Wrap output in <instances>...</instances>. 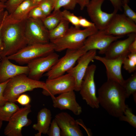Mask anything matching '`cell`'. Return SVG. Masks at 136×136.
I'll return each mask as SVG.
<instances>
[{
    "mask_svg": "<svg viewBox=\"0 0 136 136\" xmlns=\"http://www.w3.org/2000/svg\"><path fill=\"white\" fill-rule=\"evenodd\" d=\"M87 52L82 46L77 49H67L64 55L58 59L45 76L47 79H51L64 74L75 66L79 58Z\"/></svg>",
    "mask_w": 136,
    "mask_h": 136,
    "instance_id": "obj_6",
    "label": "cell"
},
{
    "mask_svg": "<svg viewBox=\"0 0 136 136\" xmlns=\"http://www.w3.org/2000/svg\"><path fill=\"white\" fill-rule=\"evenodd\" d=\"M40 7L46 16L51 13L54 10L55 3L54 0H44L39 4Z\"/></svg>",
    "mask_w": 136,
    "mask_h": 136,
    "instance_id": "obj_31",
    "label": "cell"
},
{
    "mask_svg": "<svg viewBox=\"0 0 136 136\" xmlns=\"http://www.w3.org/2000/svg\"><path fill=\"white\" fill-rule=\"evenodd\" d=\"M124 88L126 98L136 92V73H135L126 80H124L122 85Z\"/></svg>",
    "mask_w": 136,
    "mask_h": 136,
    "instance_id": "obj_26",
    "label": "cell"
},
{
    "mask_svg": "<svg viewBox=\"0 0 136 136\" xmlns=\"http://www.w3.org/2000/svg\"><path fill=\"white\" fill-rule=\"evenodd\" d=\"M124 69L129 73L136 70V53H130L123 61Z\"/></svg>",
    "mask_w": 136,
    "mask_h": 136,
    "instance_id": "obj_27",
    "label": "cell"
},
{
    "mask_svg": "<svg viewBox=\"0 0 136 136\" xmlns=\"http://www.w3.org/2000/svg\"><path fill=\"white\" fill-rule=\"evenodd\" d=\"M108 35L123 37L136 33V25L124 14L116 13L106 28L103 30Z\"/></svg>",
    "mask_w": 136,
    "mask_h": 136,
    "instance_id": "obj_12",
    "label": "cell"
},
{
    "mask_svg": "<svg viewBox=\"0 0 136 136\" xmlns=\"http://www.w3.org/2000/svg\"><path fill=\"white\" fill-rule=\"evenodd\" d=\"M46 17L38 6L33 8L30 11L28 16V17L42 21Z\"/></svg>",
    "mask_w": 136,
    "mask_h": 136,
    "instance_id": "obj_32",
    "label": "cell"
},
{
    "mask_svg": "<svg viewBox=\"0 0 136 136\" xmlns=\"http://www.w3.org/2000/svg\"><path fill=\"white\" fill-rule=\"evenodd\" d=\"M129 50L130 53H136V39L130 44Z\"/></svg>",
    "mask_w": 136,
    "mask_h": 136,
    "instance_id": "obj_42",
    "label": "cell"
},
{
    "mask_svg": "<svg viewBox=\"0 0 136 136\" xmlns=\"http://www.w3.org/2000/svg\"><path fill=\"white\" fill-rule=\"evenodd\" d=\"M5 9H2V10H0V12H2V11L4 10Z\"/></svg>",
    "mask_w": 136,
    "mask_h": 136,
    "instance_id": "obj_50",
    "label": "cell"
},
{
    "mask_svg": "<svg viewBox=\"0 0 136 136\" xmlns=\"http://www.w3.org/2000/svg\"><path fill=\"white\" fill-rule=\"evenodd\" d=\"M119 118L120 121L127 122L133 127L136 128V116L127 105L123 114Z\"/></svg>",
    "mask_w": 136,
    "mask_h": 136,
    "instance_id": "obj_29",
    "label": "cell"
},
{
    "mask_svg": "<svg viewBox=\"0 0 136 136\" xmlns=\"http://www.w3.org/2000/svg\"><path fill=\"white\" fill-rule=\"evenodd\" d=\"M133 97V99L134 100L136 103V92L135 93H133V94H132Z\"/></svg>",
    "mask_w": 136,
    "mask_h": 136,
    "instance_id": "obj_46",
    "label": "cell"
},
{
    "mask_svg": "<svg viewBox=\"0 0 136 136\" xmlns=\"http://www.w3.org/2000/svg\"><path fill=\"white\" fill-rule=\"evenodd\" d=\"M25 20L9 23L4 20L1 32L3 47L0 53L1 59L15 53L28 45L25 33Z\"/></svg>",
    "mask_w": 136,
    "mask_h": 136,
    "instance_id": "obj_2",
    "label": "cell"
},
{
    "mask_svg": "<svg viewBox=\"0 0 136 136\" xmlns=\"http://www.w3.org/2000/svg\"><path fill=\"white\" fill-rule=\"evenodd\" d=\"M9 80L0 83V106L8 101L7 100L4 96L3 93L6 84Z\"/></svg>",
    "mask_w": 136,
    "mask_h": 136,
    "instance_id": "obj_38",
    "label": "cell"
},
{
    "mask_svg": "<svg viewBox=\"0 0 136 136\" xmlns=\"http://www.w3.org/2000/svg\"><path fill=\"white\" fill-rule=\"evenodd\" d=\"M96 66L94 64L89 65L83 78L79 91L83 99L92 108L99 107L96 94V88L94 76Z\"/></svg>",
    "mask_w": 136,
    "mask_h": 136,
    "instance_id": "obj_7",
    "label": "cell"
},
{
    "mask_svg": "<svg viewBox=\"0 0 136 136\" xmlns=\"http://www.w3.org/2000/svg\"><path fill=\"white\" fill-rule=\"evenodd\" d=\"M124 14L128 18L136 23V13L128 5L127 3H123Z\"/></svg>",
    "mask_w": 136,
    "mask_h": 136,
    "instance_id": "obj_35",
    "label": "cell"
},
{
    "mask_svg": "<svg viewBox=\"0 0 136 136\" xmlns=\"http://www.w3.org/2000/svg\"><path fill=\"white\" fill-rule=\"evenodd\" d=\"M36 6L31 0H25L12 13L8 15L5 22L14 23L25 21L28 17L30 10Z\"/></svg>",
    "mask_w": 136,
    "mask_h": 136,
    "instance_id": "obj_21",
    "label": "cell"
},
{
    "mask_svg": "<svg viewBox=\"0 0 136 136\" xmlns=\"http://www.w3.org/2000/svg\"><path fill=\"white\" fill-rule=\"evenodd\" d=\"M45 82V88L42 93L51 97L71 91H74L75 82L73 77L67 73L55 78L47 79Z\"/></svg>",
    "mask_w": 136,
    "mask_h": 136,
    "instance_id": "obj_8",
    "label": "cell"
},
{
    "mask_svg": "<svg viewBox=\"0 0 136 136\" xmlns=\"http://www.w3.org/2000/svg\"><path fill=\"white\" fill-rule=\"evenodd\" d=\"M25 33L28 45L50 42L48 30L42 20L28 17L25 21Z\"/></svg>",
    "mask_w": 136,
    "mask_h": 136,
    "instance_id": "obj_9",
    "label": "cell"
},
{
    "mask_svg": "<svg viewBox=\"0 0 136 136\" xmlns=\"http://www.w3.org/2000/svg\"><path fill=\"white\" fill-rule=\"evenodd\" d=\"M99 105L110 115L119 118L127 105L124 89L120 84L107 80L98 89L97 97Z\"/></svg>",
    "mask_w": 136,
    "mask_h": 136,
    "instance_id": "obj_1",
    "label": "cell"
},
{
    "mask_svg": "<svg viewBox=\"0 0 136 136\" xmlns=\"http://www.w3.org/2000/svg\"><path fill=\"white\" fill-rule=\"evenodd\" d=\"M15 102L7 101L0 106V119L8 122L12 115L19 108Z\"/></svg>",
    "mask_w": 136,
    "mask_h": 136,
    "instance_id": "obj_24",
    "label": "cell"
},
{
    "mask_svg": "<svg viewBox=\"0 0 136 136\" xmlns=\"http://www.w3.org/2000/svg\"><path fill=\"white\" fill-rule=\"evenodd\" d=\"M61 13L63 18L71 23L74 26L77 28H80L79 24V17L75 15L68 10L64 9L61 11Z\"/></svg>",
    "mask_w": 136,
    "mask_h": 136,
    "instance_id": "obj_30",
    "label": "cell"
},
{
    "mask_svg": "<svg viewBox=\"0 0 136 136\" xmlns=\"http://www.w3.org/2000/svg\"><path fill=\"white\" fill-rule=\"evenodd\" d=\"M96 50H89L80 57L78 60L77 64L67 73L71 74L74 78L75 82L74 91H79L83 78L90 62L94 59Z\"/></svg>",
    "mask_w": 136,
    "mask_h": 136,
    "instance_id": "obj_15",
    "label": "cell"
},
{
    "mask_svg": "<svg viewBox=\"0 0 136 136\" xmlns=\"http://www.w3.org/2000/svg\"><path fill=\"white\" fill-rule=\"evenodd\" d=\"M33 3L35 5L38 6L40 3L44 0H31Z\"/></svg>",
    "mask_w": 136,
    "mask_h": 136,
    "instance_id": "obj_44",
    "label": "cell"
},
{
    "mask_svg": "<svg viewBox=\"0 0 136 136\" xmlns=\"http://www.w3.org/2000/svg\"><path fill=\"white\" fill-rule=\"evenodd\" d=\"M7 0H0V2L5 3Z\"/></svg>",
    "mask_w": 136,
    "mask_h": 136,
    "instance_id": "obj_49",
    "label": "cell"
},
{
    "mask_svg": "<svg viewBox=\"0 0 136 136\" xmlns=\"http://www.w3.org/2000/svg\"><path fill=\"white\" fill-rule=\"evenodd\" d=\"M55 46L52 43L28 45L15 53L7 57L21 64H27L32 60L54 52Z\"/></svg>",
    "mask_w": 136,
    "mask_h": 136,
    "instance_id": "obj_5",
    "label": "cell"
},
{
    "mask_svg": "<svg viewBox=\"0 0 136 136\" xmlns=\"http://www.w3.org/2000/svg\"><path fill=\"white\" fill-rule=\"evenodd\" d=\"M30 104L20 108L11 117L4 130V134L7 136H22V128L29 125L31 121L28 118L31 112Z\"/></svg>",
    "mask_w": 136,
    "mask_h": 136,
    "instance_id": "obj_10",
    "label": "cell"
},
{
    "mask_svg": "<svg viewBox=\"0 0 136 136\" xmlns=\"http://www.w3.org/2000/svg\"><path fill=\"white\" fill-rule=\"evenodd\" d=\"M51 97L53 106L55 108L61 110H69L76 115H79L82 112V107L76 101L74 90L59 94L56 97Z\"/></svg>",
    "mask_w": 136,
    "mask_h": 136,
    "instance_id": "obj_18",
    "label": "cell"
},
{
    "mask_svg": "<svg viewBox=\"0 0 136 136\" xmlns=\"http://www.w3.org/2000/svg\"><path fill=\"white\" fill-rule=\"evenodd\" d=\"M54 119L61 130V136H83L78 121L67 112L56 114Z\"/></svg>",
    "mask_w": 136,
    "mask_h": 136,
    "instance_id": "obj_17",
    "label": "cell"
},
{
    "mask_svg": "<svg viewBox=\"0 0 136 136\" xmlns=\"http://www.w3.org/2000/svg\"><path fill=\"white\" fill-rule=\"evenodd\" d=\"M8 14V12L6 10H4L0 12V26Z\"/></svg>",
    "mask_w": 136,
    "mask_h": 136,
    "instance_id": "obj_41",
    "label": "cell"
},
{
    "mask_svg": "<svg viewBox=\"0 0 136 136\" xmlns=\"http://www.w3.org/2000/svg\"><path fill=\"white\" fill-rule=\"evenodd\" d=\"M90 0H78V4L80 7V9L83 10L86 6Z\"/></svg>",
    "mask_w": 136,
    "mask_h": 136,
    "instance_id": "obj_40",
    "label": "cell"
},
{
    "mask_svg": "<svg viewBox=\"0 0 136 136\" xmlns=\"http://www.w3.org/2000/svg\"><path fill=\"white\" fill-rule=\"evenodd\" d=\"M25 0H7L5 3L8 14L12 13Z\"/></svg>",
    "mask_w": 136,
    "mask_h": 136,
    "instance_id": "obj_34",
    "label": "cell"
},
{
    "mask_svg": "<svg viewBox=\"0 0 136 136\" xmlns=\"http://www.w3.org/2000/svg\"><path fill=\"white\" fill-rule=\"evenodd\" d=\"M79 24L80 27L88 28L95 26L94 24L85 18L81 16L79 17Z\"/></svg>",
    "mask_w": 136,
    "mask_h": 136,
    "instance_id": "obj_37",
    "label": "cell"
},
{
    "mask_svg": "<svg viewBox=\"0 0 136 136\" xmlns=\"http://www.w3.org/2000/svg\"><path fill=\"white\" fill-rule=\"evenodd\" d=\"M59 59V55L54 52L32 60L27 64L29 69L28 77L33 80H40L43 74L49 71Z\"/></svg>",
    "mask_w": 136,
    "mask_h": 136,
    "instance_id": "obj_11",
    "label": "cell"
},
{
    "mask_svg": "<svg viewBox=\"0 0 136 136\" xmlns=\"http://www.w3.org/2000/svg\"><path fill=\"white\" fill-rule=\"evenodd\" d=\"M5 3L0 2V10L5 9Z\"/></svg>",
    "mask_w": 136,
    "mask_h": 136,
    "instance_id": "obj_45",
    "label": "cell"
},
{
    "mask_svg": "<svg viewBox=\"0 0 136 136\" xmlns=\"http://www.w3.org/2000/svg\"><path fill=\"white\" fill-rule=\"evenodd\" d=\"M4 21L2 23V24L1 26H0V53L2 52L3 50V45L2 44V42L1 38V28H2V25H3V23L4 22Z\"/></svg>",
    "mask_w": 136,
    "mask_h": 136,
    "instance_id": "obj_43",
    "label": "cell"
},
{
    "mask_svg": "<svg viewBox=\"0 0 136 136\" xmlns=\"http://www.w3.org/2000/svg\"><path fill=\"white\" fill-rule=\"evenodd\" d=\"M98 30L95 26L83 29L71 26L63 37L51 42L54 44L55 51L57 52H60L66 49H77L83 45L88 37Z\"/></svg>",
    "mask_w": 136,
    "mask_h": 136,
    "instance_id": "obj_4",
    "label": "cell"
},
{
    "mask_svg": "<svg viewBox=\"0 0 136 136\" xmlns=\"http://www.w3.org/2000/svg\"><path fill=\"white\" fill-rule=\"evenodd\" d=\"M128 35L125 39L117 40L112 42L105 52V57L109 59H114L121 56H127L130 53L129 50V45L136 39V33Z\"/></svg>",
    "mask_w": 136,
    "mask_h": 136,
    "instance_id": "obj_19",
    "label": "cell"
},
{
    "mask_svg": "<svg viewBox=\"0 0 136 136\" xmlns=\"http://www.w3.org/2000/svg\"><path fill=\"white\" fill-rule=\"evenodd\" d=\"M49 136H61V130L55 119L51 122L47 133Z\"/></svg>",
    "mask_w": 136,
    "mask_h": 136,
    "instance_id": "obj_33",
    "label": "cell"
},
{
    "mask_svg": "<svg viewBox=\"0 0 136 136\" xmlns=\"http://www.w3.org/2000/svg\"><path fill=\"white\" fill-rule=\"evenodd\" d=\"M105 0H91L86 7L88 15L98 30H104L117 11L109 13L103 11L101 6Z\"/></svg>",
    "mask_w": 136,
    "mask_h": 136,
    "instance_id": "obj_13",
    "label": "cell"
},
{
    "mask_svg": "<svg viewBox=\"0 0 136 136\" xmlns=\"http://www.w3.org/2000/svg\"><path fill=\"white\" fill-rule=\"evenodd\" d=\"M1 59L0 57V61L1 60Z\"/></svg>",
    "mask_w": 136,
    "mask_h": 136,
    "instance_id": "obj_51",
    "label": "cell"
},
{
    "mask_svg": "<svg viewBox=\"0 0 136 136\" xmlns=\"http://www.w3.org/2000/svg\"><path fill=\"white\" fill-rule=\"evenodd\" d=\"M52 118L50 111L44 108L38 112L37 123L33 125L32 128L38 131L35 136H41L42 134H47L49 128Z\"/></svg>",
    "mask_w": 136,
    "mask_h": 136,
    "instance_id": "obj_22",
    "label": "cell"
},
{
    "mask_svg": "<svg viewBox=\"0 0 136 136\" xmlns=\"http://www.w3.org/2000/svg\"><path fill=\"white\" fill-rule=\"evenodd\" d=\"M3 121L0 119V130L1 129L3 124Z\"/></svg>",
    "mask_w": 136,
    "mask_h": 136,
    "instance_id": "obj_48",
    "label": "cell"
},
{
    "mask_svg": "<svg viewBox=\"0 0 136 136\" xmlns=\"http://www.w3.org/2000/svg\"><path fill=\"white\" fill-rule=\"evenodd\" d=\"M69 22L62 18L59 23L52 30H48V36L50 42L59 39L66 33L69 27Z\"/></svg>",
    "mask_w": 136,
    "mask_h": 136,
    "instance_id": "obj_23",
    "label": "cell"
},
{
    "mask_svg": "<svg viewBox=\"0 0 136 136\" xmlns=\"http://www.w3.org/2000/svg\"><path fill=\"white\" fill-rule=\"evenodd\" d=\"M111 2L114 8V10L118 11H122V7L123 5L122 0H109Z\"/></svg>",
    "mask_w": 136,
    "mask_h": 136,
    "instance_id": "obj_39",
    "label": "cell"
},
{
    "mask_svg": "<svg viewBox=\"0 0 136 136\" xmlns=\"http://www.w3.org/2000/svg\"><path fill=\"white\" fill-rule=\"evenodd\" d=\"M127 56L109 59L96 55L94 59L100 61L105 65L107 80L115 82L122 86L124 80L122 74L121 67L124 59Z\"/></svg>",
    "mask_w": 136,
    "mask_h": 136,
    "instance_id": "obj_16",
    "label": "cell"
},
{
    "mask_svg": "<svg viewBox=\"0 0 136 136\" xmlns=\"http://www.w3.org/2000/svg\"><path fill=\"white\" fill-rule=\"evenodd\" d=\"M129 2V0H123V3H128Z\"/></svg>",
    "mask_w": 136,
    "mask_h": 136,
    "instance_id": "obj_47",
    "label": "cell"
},
{
    "mask_svg": "<svg viewBox=\"0 0 136 136\" xmlns=\"http://www.w3.org/2000/svg\"><path fill=\"white\" fill-rule=\"evenodd\" d=\"M27 66H21L12 63L7 57L0 61V83L5 82L19 75L28 74Z\"/></svg>",
    "mask_w": 136,
    "mask_h": 136,
    "instance_id": "obj_20",
    "label": "cell"
},
{
    "mask_svg": "<svg viewBox=\"0 0 136 136\" xmlns=\"http://www.w3.org/2000/svg\"><path fill=\"white\" fill-rule=\"evenodd\" d=\"M31 101L30 97L26 94H21L17 98L16 102L23 106H26L29 104Z\"/></svg>",
    "mask_w": 136,
    "mask_h": 136,
    "instance_id": "obj_36",
    "label": "cell"
},
{
    "mask_svg": "<svg viewBox=\"0 0 136 136\" xmlns=\"http://www.w3.org/2000/svg\"><path fill=\"white\" fill-rule=\"evenodd\" d=\"M45 82L32 79L26 74L17 75L9 79L5 88L3 95L8 101L16 102L17 97L27 91L37 88L44 89Z\"/></svg>",
    "mask_w": 136,
    "mask_h": 136,
    "instance_id": "obj_3",
    "label": "cell"
},
{
    "mask_svg": "<svg viewBox=\"0 0 136 136\" xmlns=\"http://www.w3.org/2000/svg\"><path fill=\"white\" fill-rule=\"evenodd\" d=\"M55 3L53 11L60 10L63 8L68 10H74L77 4L78 0H54Z\"/></svg>",
    "mask_w": 136,
    "mask_h": 136,
    "instance_id": "obj_28",
    "label": "cell"
},
{
    "mask_svg": "<svg viewBox=\"0 0 136 136\" xmlns=\"http://www.w3.org/2000/svg\"><path fill=\"white\" fill-rule=\"evenodd\" d=\"M61 12L60 10L53 11L42 20L44 26L48 31L54 28L61 21L62 18Z\"/></svg>",
    "mask_w": 136,
    "mask_h": 136,
    "instance_id": "obj_25",
    "label": "cell"
},
{
    "mask_svg": "<svg viewBox=\"0 0 136 136\" xmlns=\"http://www.w3.org/2000/svg\"><path fill=\"white\" fill-rule=\"evenodd\" d=\"M122 37L108 35L103 30H98L86 39L82 47L87 51L98 50L99 54H104L112 42Z\"/></svg>",
    "mask_w": 136,
    "mask_h": 136,
    "instance_id": "obj_14",
    "label": "cell"
}]
</instances>
